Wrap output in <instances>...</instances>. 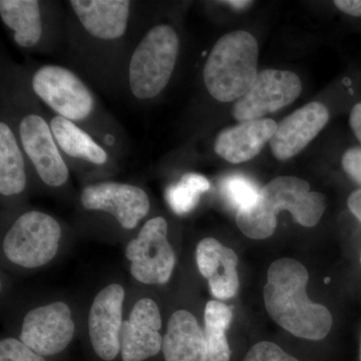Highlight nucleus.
Listing matches in <instances>:
<instances>
[{
    "label": "nucleus",
    "instance_id": "nucleus-1",
    "mask_svg": "<svg viewBox=\"0 0 361 361\" xmlns=\"http://www.w3.org/2000/svg\"><path fill=\"white\" fill-rule=\"evenodd\" d=\"M310 275L300 262L282 258L270 265L264 296L266 310L282 329L300 338L320 341L329 334L332 316L306 294Z\"/></svg>",
    "mask_w": 361,
    "mask_h": 361
},
{
    "label": "nucleus",
    "instance_id": "nucleus-2",
    "mask_svg": "<svg viewBox=\"0 0 361 361\" xmlns=\"http://www.w3.org/2000/svg\"><path fill=\"white\" fill-rule=\"evenodd\" d=\"M325 209L324 195L310 191L305 180L284 176L261 189L255 205L237 212V225L249 238L266 239L275 232L280 211H289L297 223L313 227L322 219Z\"/></svg>",
    "mask_w": 361,
    "mask_h": 361
},
{
    "label": "nucleus",
    "instance_id": "nucleus-3",
    "mask_svg": "<svg viewBox=\"0 0 361 361\" xmlns=\"http://www.w3.org/2000/svg\"><path fill=\"white\" fill-rule=\"evenodd\" d=\"M257 39L245 30L227 33L215 45L204 66V82L222 103L237 101L251 89L258 75Z\"/></svg>",
    "mask_w": 361,
    "mask_h": 361
},
{
    "label": "nucleus",
    "instance_id": "nucleus-4",
    "mask_svg": "<svg viewBox=\"0 0 361 361\" xmlns=\"http://www.w3.org/2000/svg\"><path fill=\"white\" fill-rule=\"evenodd\" d=\"M180 40L172 26H154L135 47L129 78L133 94L153 99L167 87L179 54Z\"/></svg>",
    "mask_w": 361,
    "mask_h": 361
},
{
    "label": "nucleus",
    "instance_id": "nucleus-5",
    "mask_svg": "<svg viewBox=\"0 0 361 361\" xmlns=\"http://www.w3.org/2000/svg\"><path fill=\"white\" fill-rule=\"evenodd\" d=\"M61 238L58 221L47 214L32 211L21 215L7 232L4 252L13 264L37 268L54 258Z\"/></svg>",
    "mask_w": 361,
    "mask_h": 361
},
{
    "label": "nucleus",
    "instance_id": "nucleus-6",
    "mask_svg": "<svg viewBox=\"0 0 361 361\" xmlns=\"http://www.w3.org/2000/svg\"><path fill=\"white\" fill-rule=\"evenodd\" d=\"M126 257L130 274L141 283L166 284L172 276L176 257L168 241L167 221L163 217L149 220L139 235L128 244Z\"/></svg>",
    "mask_w": 361,
    "mask_h": 361
},
{
    "label": "nucleus",
    "instance_id": "nucleus-7",
    "mask_svg": "<svg viewBox=\"0 0 361 361\" xmlns=\"http://www.w3.org/2000/svg\"><path fill=\"white\" fill-rule=\"evenodd\" d=\"M35 94L49 108L70 121H82L94 109V97L77 75L59 66H44L35 73Z\"/></svg>",
    "mask_w": 361,
    "mask_h": 361
},
{
    "label": "nucleus",
    "instance_id": "nucleus-8",
    "mask_svg": "<svg viewBox=\"0 0 361 361\" xmlns=\"http://www.w3.org/2000/svg\"><path fill=\"white\" fill-rule=\"evenodd\" d=\"M301 90L300 78L291 71H260L251 89L235 102L233 116L239 123L261 120L293 103Z\"/></svg>",
    "mask_w": 361,
    "mask_h": 361
},
{
    "label": "nucleus",
    "instance_id": "nucleus-9",
    "mask_svg": "<svg viewBox=\"0 0 361 361\" xmlns=\"http://www.w3.org/2000/svg\"><path fill=\"white\" fill-rule=\"evenodd\" d=\"M75 330L70 307L58 301L27 312L20 341L44 357L65 350L73 341Z\"/></svg>",
    "mask_w": 361,
    "mask_h": 361
},
{
    "label": "nucleus",
    "instance_id": "nucleus-10",
    "mask_svg": "<svg viewBox=\"0 0 361 361\" xmlns=\"http://www.w3.org/2000/svg\"><path fill=\"white\" fill-rule=\"evenodd\" d=\"M82 206L87 210L113 215L125 229H134L149 210L148 195L141 188L116 182L97 183L82 190Z\"/></svg>",
    "mask_w": 361,
    "mask_h": 361
},
{
    "label": "nucleus",
    "instance_id": "nucleus-11",
    "mask_svg": "<svg viewBox=\"0 0 361 361\" xmlns=\"http://www.w3.org/2000/svg\"><path fill=\"white\" fill-rule=\"evenodd\" d=\"M125 290L120 284H111L94 298L89 315V334L94 353L102 360L111 361L121 353L123 304Z\"/></svg>",
    "mask_w": 361,
    "mask_h": 361
},
{
    "label": "nucleus",
    "instance_id": "nucleus-12",
    "mask_svg": "<svg viewBox=\"0 0 361 361\" xmlns=\"http://www.w3.org/2000/svg\"><path fill=\"white\" fill-rule=\"evenodd\" d=\"M21 145L40 179L47 186L61 187L68 169L54 142L51 127L37 115L26 116L20 125Z\"/></svg>",
    "mask_w": 361,
    "mask_h": 361
},
{
    "label": "nucleus",
    "instance_id": "nucleus-13",
    "mask_svg": "<svg viewBox=\"0 0 361 361\" xmlns=\"http://www.w3.org/2000/svg\"><path fill=\"white\" fill-rule=\"evenodd\" d=\"M160 310L153 299L142 298L130 311L121 330L123 361H144L158 355L163 346Z\"/></svg>",
    "mask_w": 361,
    "mask_h": 361
},
{
    "label": "nucleus",
    "instance_id": "nucleus-14",
    "mask_svg": "<svg viewBox=\"0 0 361 361\" xmlns=\"http://www.w3.org/2000/svg\"><path fill=\"white\" fill-rule=\"evenodd\" d=\"M329 120V110L318 102H311L298 109L277 126L270 141L273 155L280 161L293 158L313 141Z\"/></svg>",
    "mask_w": 361,
    "mask_h": 361
},
{
    "label": "nucleus",
    "instance_id": "nucleus-15",
    "mask_svg": "<svg viewBox=\"0 0 361 361\" xmlns=\"http://www.w3.org/2000/svg\"><path fill=\"white\" fill-rule=\"evenodd\" d=\"M196 260L216 298L226 300L236 295L239 288L238 257L232 249L222 245L218 240L205 238L197 246Z\"/></svg>",
    "mask_w": 361,
    "mask_h": 361
},
{
    "label": "nucleus",
    "instance_id": "nucleus-16",
    "mask_svg": "<svg viewBox=\"0 0 361 361\" xmlns=\"http://www.w3.org/2000/svg\"><path fill=\"white\" fill-rule=\"evenodd\" d=\"M277 126L271 118L240 123L222 130L217 135L214 149L218 156L229 163L250 161L271 141Z\"/></svg>",
    "mask_w": 361,
    "mask_h": 361
},
{
    "label": "nucleus",
    "instance_id": "nucleus-17",
    "mask_svg": "<svg viewBox=\"0 0 361 361\" xmlns=\"http://www.w3.org/2000/svg\"><path fill=\"white\" fill-rule=\"evenodd\" d=\"M78 20L92 37L113 40L127 30L130 2L127 0H71Z\"/></svg>",
    "mask_w": 361,
    "mask_h": 361
},
{
    "label": "nucleus",
    "instance_id": "nucleus-18",
    "mask_svg": "<svg viewBox=\"0 0 361 361\" xmlns=\"http://www.w3.org/2000/svg\"><path fill=\"white\" fill-rule=\"evenodd\" d=\"M161 350L166 361H208L205 332L192 313L187 310L173 313Z\"/></svg>",
    "mask_w": 361,
    "mask_h": 361
},
{
    "label": "nucleus",
    "instance_id": "nucleus-19",
    "mask_svg": "<svg viewBox=\"0 0 361 361\" xmlns=\"http://www.w3.org/2000/svg\"><path fill=\"white\" fill-rule=\"evenodd\" d=\"M1 20L14 32V40L21 47H32L42 35L39 4L35 0H1Z\"/></svg>",
    "mask_w": 361,
    "mask_h": 361
},
{
    "label": "nucleus",
    "instance_id": "nucleus-20",
    "mask_svg": "<svg viewBox=\"0 0 361 361\" xmlns=\"http://www.w3.org/2000/svg\"><path fill=\"white\" fill-rule=\"evenodd\" d=\"M51 129L54 140L66 155L96 165H103L108 160L106 151L90 135L68 118L54 116L51 122Z\"/></svg>",
    "mask_w": 361,
    "mask_h": 361
},
{
    "label": "nucleus",
    "instance_id": "nucleus-21",
    "mask_svg": "<svg viewBox=\"0 0 361 361\" xmlns=\"http://www.w3.org/2000/svg\"><path fill=\"white\" fill-rule=\"evenodd\" d=\"M26 186L25 160L16 135L6 123H0V193L20 194Z\"/></svg>",
    "mask_w": 361,
    "mask_h": 361
},
{
    "label": "nucleus",
    "instance_id": "nucleus-22",
    "mask_svg": "<svg viewBox=\"0 0 361 361\" xmlns=\"http://www.w3.org/2000/svg\"><path fill=\"white\" fill-rule=\"evenodd\" d=\"M231 308L220 301L211 300L205 308V337L208 361H230L231 349L226 331L231 324Z\"/></svg>",
    "mask_w": 361,
    "mask_h": 361
},
{
    "label": "nucleus",
    "instance_id": "nucleus-23",
    "mask_svg": "<svg viewBox=\"0 0 361 361\" xmlns=\"http://www.w3.org/2000/svg\"><path fill=\"white\" fill-rule=\"evenodd\" d=\"M210 189V182L204 176L189 173L183 176L177 184L166 191V200L177 215L191 212L198 205L202 194Z\"/></svg>",
    "mask_w": 361,
    "mask_h": 361
},
{
    "label": "nucleus",
    "instance_id": "nucleus-24",
    "mask_svg": "<svg viewBox=\"0 0 361 361\" xmlns=\"http://www.w3.org/2000/svg\"><path fill=\"white\" fill-rule=\"evenodd\" d=\"M223 193L229 203L237 210H244L255 205L260 197L261 189L253 180L242 175L226 178L222 185Z\"/></svg>",
    "mask_w": 361,
    "mask_h": 361
},
{
    "label": "nucleus",
    "instance_id": "nucleus-25",
    "mask_svg": "<svg viewBox=\"0 0 361 361\" xmlns=\"http://www.w3.org/2000/svg\"><path fill=\"white\" fill-rule=\"evenodd\" d=\"M0 361H47L21 341L16 338L2 339L0 342Z\"/></svg>",
    "mask_w": 361,
    "mask_h": 361
},
{
    "label": "nucleus",
    "instance_id": "nucleus-26",
    "mask_svg": "<svg viewBox=\"0 0 361 361\" xmlns=\"http://www.w3.org/2000/svg\"><path fill=\"white\" fill-rule=\"evenodd\" d=\"M244 361H299L285 353L277 344L269 341L259 342L247 353Z\"/></svg>",
    "mask_w": 361,
    "mask_h": 361
},
{
    "label": "nucleus",
    "instance_id": "nucleus-27",
    "mask_svg": "<svg viewBox=\"0 0 361 361\" xmlns=\"http://www.w3.org/2000/svg\"><path fill=\"white\" fill-rule=\"evenodd\" d=\"M342 167L351 179L361 185V147L349 149L344 153Z\"/></svg>",
    "mask_w": 361,
    "mask_h": 361
},
{
    "label": "nucleus",
    "instance_id": "nucleus-28",
    "mask_svg": "<svg viewBox=\"0 0 361 361\" xmlns=\"http://www.w3.org/2000/svg\"><path fill=\"white\" fill-rule=\"evenodd\" d=\"M334 4L342 13L361 18V0H336Z\"/></svg>",
    "mask_w": 361,
    "mask_h": 361
},
{
    "label": "nucleus",
    "instance_id": "nucleus-29",
    "mask_svg": "<svg viewBox=\"0 0 361 361\" xmlns=\"http://www.w3.org/2000/svg\"><path fill=\"white\" fill-rule=\"evenodd\" d=\"M349 125L355 133V137L361 142V102L356 104L349 116Z\"/></svg>",
    "mask_w": 361,
    "mask_h": 361
},
{
    "label": "nucleus",
    "instance_id": "nucleus-30",
    "mask_svg": "<svg viewBox=\"0 0 361 361\" xmlns=\"http://www.w3.org/2000/svg\"><path fill=\"white\" fill-rule=\"evenodd\" d=\"M348 208L361 223V189L353 192L348 198Z\"/></svg>",
    "mask_w": 361,
    "mask_h": 361
},
{
    "label": "nucleus",
    "instance_id": "nucleus-31",
    "mask_svg": "<svg viewBox=\"0 0 361 361\" xmlns=\"http://www.w3.org/2000/svg\"><path fill=\"white\" fill-rule=\"evenodd\" d=\"M224 4H229L230 6L234 7L236 9H244L246 8L247 6H250L252 4V1H225Z\"/></svg>",
    "mask_w": 361,
    "mask_h": 361
},
{
    "label": "nucleus",
    "instance_id": "nucleus-32",
    "mask_svg": "<svg viewBox=\"0 0 361 361\" xmlns=\"http://www.w3.org/2000/svg\"><path fill=\"white\" fill-rule=\"evenodd\" d=\"M360 360H361V348H360Z\"/></svg>",
    "mask_w": 361,
    "mask_h": 361
}]
</instances>
